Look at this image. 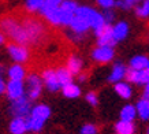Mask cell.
Masks as SVG:
<instances>
[{"instance_id": "1", "label": "cell", "mask_w": 149, "mask_h": 134, "mask_svg": "<svg viewBox=\"0 0 149 134\" xmlns=\"http://www.w3.org/2000/svg\"><path fill=\"white\" fill-rule=\"evenodd\" d=\"M0 31L7 37H10L14 41V44L25 45V47L29 45V40H27L21 19L11 17V15L0 18Z\"/></svg>"}, {"instance_id": "2", "label": "cell", "mask_w": 149, "mask_h": 134, "mask_svg": "<svg viewBox=\"0 0 149 134\" xmlns=\"http://www.w3.org/2000/svg\"><path fill=\"white\" fill-rule=\"evenodd\" d=\"M21 22L29 40V45H38L45 41L48 31H47V26L40 19L33 17H25L21 19Z\"/></svg>"}, {"instance_id": "3", "label": "cell", "mask_w": 149, "mask_h": 134, "mask_svg": "<svg viewBox=\"0 0 149 134\" xmlns=\"http://www.w3.org/2000/svg\"><path fill=\"white\" fill-rule=\"evenodd\" d=\"M30 111H32V101L27 98L26 94L11 101L10 112L14 115V118H26L30 115Z\"/></svg>"}, {"instance_id": "4", "label": "cell", "mask_w": 149, "mask_h": 134, "mask_svg": "<svg viewBox=\"0 0 149 134\" xmlns=\"http://www.w3.org/2000/svg\"><path fill=\"white\" fill-rule=\"evenodd\" d=\"M26 86H27V98L33 101L36 98L40 97L42 92V80L37 74H30L26 78Z\"/></svg>"}, {"instance_id": "5", "label": "cell", "mask_w": 149, "mask_h": 134, "mask_svg": "<svg viewBox=\"0 0 149 134\" xmlns=\"http://www.w3.org/2000/svg\"><path fill=\"white\" fill-rule=\"evenodd\" d=\"M7 51H8V55L11 56L15 63H25L29 60L30 58V52H29V49L25 45H19V44H8L7 45Z\"/></svg>"}, {"instance_id": "6", "label": "cell", "mask_w": 149, "mask_h": 134, "mask_svg": "<svg viewBox=\"0 0 149 134\" xmlns=\"http://www.w3.org/2000/svg\"><path fill=\"white\" fill-rule=\"evenodd\" d=\"M129 82L136 84V85H145L149 82V71L148 68H142V70H134V68H127L126 75H125Z\"/></svg>"}, {"instance_id": "7", "label": "cell", "mask_w": 149, "mask_h": 134, "mask_svg": "<svg viewBox=\"0 0 149 134\" xmlns=\"http://www.w3.org/2000/svg\"><path fill=\"white\" fill-rule=\"evenodd\" d=\"M115 56L112 47H96L92 51V58L97 63H109Z\"/></svg>"}, {"instance_id": "8", "label": "cell", "mask_w": 149, "mask_h": 134, "mask_svg": "<svg viewBox=\"0 0 149 134\" xmlns=\"http://www.w3.org/2000/svg\"><path fill=\"white\" fill-rule=\"evenodd\" d=\"M6 93H7V96H8V98L11 101L25 96V84H23V81L10 80L6 84Z\"/></svg>"}, {"instance_id": "9", "label": "cell", "mask_w": 149, "mask_h": 134, "mask_svg": "<svg viewBox=\"0 0 149 134\" xmlns=\"http://www.w3.org/2000/svg\"><path fill=\"white\" fill-rule=\"evenodd\" d=\"M97 47H115L116 43L112 38V25H104L97 34Z\"/></svg>"}, {"instance_id": "10", "label": "cell", "mask_w": 149, "mask_h": 134, "mask_svg": "<svg viewBox=\"0 0 149 134\" xmlns=\"http://www.w3.org/2000/svg\"><path fill=\"white\" fill-rule=\"evenodd\" d=\"M41 80L44 81L45 86L48 88L49 92H56V90L60 89L59 86V82H58V78H56V74H55V70L54 68H45L42 71V77Z\"/></svg>"}, {"instance_id": "11", "label": "cell", "mask_w": 149, "mask_h": 134, "mask_svg": "<svg viewBox=\"0 0 149 134\" xmlns=\"http://www.w3.org/2000/svg\"><path fill=\"white\" fill-rule=\"evenodd\" d=\"M68 27H70V30L72 33H77V34H86V31L91 29L88 19L82 18V17H78V15H74V18H72Z\"/></svg>"}, {"instance_id": "12", "label": "cell", "mask_w": 149, "mask_h": 134, "mask_svg": "<svg viewBox=\"0 0 149 134\" xmlns=\"http://www.w3.org/2000/svg\"><path fill=\"white\" fill-rule=\"evenodd\" d=\"M129 25L127 22L125 21H120V22H118L116 25H113L112 26V38L115 43H120L129 36Z\"/></svg>"}, {"instance_id": "13", "label": "cell", "mask_w": 149, "mask_h": 134, "mask_svg": "<svg viewBox=\"0 0 149 134\" xmlns=\"http://www.w3.org/2000/svg\"><path fill=\"white\" fill-rule=\"evenodd\" d=\"M126 70H127V67L125 66L122 62L115 63L112 66V70L109 73V75H108V81L112 82V84H116V82L123 81V78L126 75Z\"/></svg>"}, {"instance_id": "14", "label": "cell", "mask_w": 149, "mask_h": 134, "mask_svg": "<svg viewBox=\"0 0 149 134\" xmlns=\"http://www.w3.org/2000/svg\"><path fill=\"white\" fill-rule=\"evenodd\" d=\"M30 116H33V118H36V119L45 123V121H48L51 116V108L48 105H45V104H37V105L32 107Z\"/></svg>"}, {"instance_id": "15", "label": "cell", "mask_w": 149, "mask_h": 134, "mask_svg": "<svg viewBox=\"0 0 149 134\" xmlns=\"http://www.w3.org/2000/svg\"><path fill=\"white\" fill-rule=\"evenodd\" d=\"M55 74H56V78H58L60 89H62L63 86H66L72 82V74L68 71L66 67H59V68H56V70H55Z\"/></svg>"}, {"instance_id": "16", "label": "cell", "mask_w": 149, "mask_h": 134, "mask_svg": "<svg viewBox=\"0 0 149 134\" xmlns=\"http://www.w3.org/2000/svg\"><path fill=\"white\" fill-rule=\"evenodd\" d=\"M7 75L10 77L11 81H23L25 77H26V70H25V67H23L22 64L15 63V64H13V66L8 68Z\"/></svg>"}, {"instance_id": "17", "label": "cell", "mask_w": 149, "mask_h": 134, "mask_svg": "<svg viewBox=\"0 0 149 134\" xmlns=\"http://www.w3.org/2000/svg\"><path fill=\"white\" fill-rule=\"evenodd\" d=\"M82 67H84V63H82L81 58H78L77 55H72V56H70V58L67 59V66H66V68L71 73L72 75L81 74Z\"/></svg>"}, {"instance_id": "18", "label": "cell", "mask_w": 149, "mask_h": 134, "mask_svg": "<svg viewBox=\"0 0 149 134\" xmlns=\"http://www.w3.org/2000/svg\"><path fill=\"white\" fill-rule=\"evenodd\" d=\"M113 89H115V92H116V94L119 96V97L125 98V100L130 98L131 94H133V89H131V86H130L129 82H123V81L116 82Z\"/></svg>"}, {"instance_id": "19", "label": "cell", "mask_w": 149, "mask_h": 134, "mask_svg": "<svg viewBox=\"0 0 149 134\" xmlns=\"http://www.w3.org/2000/svg\"><path fill=\"white\" fill-rule=\"evenodd\" d=\"M134 107L137 111V116H140L141 121H149V100L141 98Z\"/></svg>"}, {"instance_id": "20", "label": "cell", "mask_w": 149, "mask_h": 134, "mask_svg": "<svg viewBox=\"0 0 149 134\" xmlns=\"http://www.w3.org/2000/svg\"><path fill=\"white\" fill-rule=\"evenodd\" d=\"M27 131L25 118H14L10 123V133L11 134H25Z\"/></svg>"}, {"instance_id": "21", "label": "cell", "mask_w": 149, "mask_h": 134, "mask_svg": "<svg viewBox=\"0 0 149 134\" xmlns=\"http://www.w3.org/2000/svg\"><path fill=\"white\" fill-rule=\"evenodd\" d=\"M62 93H63L64 97L67 98H77L81 96V88L77 84L71 82V84H68V85L62 88Z\"/></svg>"}, {"instance_id": "22", "label": "cell", "mask_w": 149, "mask_h": 134, "mask_svg": "<svg viewBox=\"0 0 149 134\" xmlns=\"http://www.w3.org/2000/svg\"><path fill=\"white\" fill-rule=\"evenodd\" d=\"M115 131H116V134H134L136 126H134L133 122L119 121L115 125Z\"/></svg>"}, {"instance_id": "23", "label": "cell", "mask_w": 149, "mask_h": 134, "mask_svg": "<svg viewBox=\"0 0 149 134\" xmlns=\"http://www.w3.org/2000/svg\"><path fill=\"white\" fill-rule=\"evenodd\" d=\"M120 121H126V122H133L134 119L137 118V111H136V107L131 105V104H127L125 107L120 110Z\"/></svg>"}, {"instance_id": "24", "label": "cell", "mask_w": 149, "mask_h": 134, "mask_svg": "<svg viewBox=\"0 0 149 134\" xmlns=\"http://www.w3.org/2000/svg\"><path fill=\"white\" fill-rule=\"evenodd\" d=\"M149 63V59L145 56V55H137L134 58L130 59V68H134V70H142V68H146Z\"/></svg>"}, {"instance_id": "25", "label": "cell", "mask_w": 149, "mask_h": 134, "mask_svg": "<svg viewBox=\"0 0 149 134\" xmlns=\"http://www.w3.org/2000/svg\"><path fill=\"white\" fill-rule=\"evenodd\" d=\"M25 122H26V129L27 131H34V133H38L42 130L44 127V122L38 121L36 118H33V116H26L25 118Z\"/></svg>"}, {"instance_id": "26", "label": "cell", "mask_w": 149, "mask_h": 134, "mask_svg": "<svg viewBox=\"0 0 149 134\" xmlns=\"http://www.w3.org/2000/svg\"><path fill=\"white\" fill-rule=\"evenodd\" d=\"M44 4V0H26L25 1V7L29 13H40L41 7Z\"/></svg>"}, {"instance_id": "27", "label": "cell", "mask_w": 149, "mask_h": 134, "mask_svg": "<svg viewBox=\"0 0 149 134\" xmlns=\"http://www.w3.org/2000/svg\"><path fill=\"white\" fill-rule=\"evenodd\" d=\"M136 14H137V17H140V18H148L149 17V0H144L137 7Z\"/></svg>"}, {"instance_id": "28", "label": "cell", "mask_w": 149, "mask_h": 134, "mask_svg": "<svg viewBox=\"0 0 149 134\" xmlns=\"http://www.w3.org/2000/svg\"><path fill=\"white\" fill-rule=\"evenodd\" d=\"M60 8L64 10V11H68V13L75 14V11L78 8V3L75 0H63L62 4H60Z\"/></svg>"}, {"instance_id": "29", "label": "cell", "mask_w": 149, "mask_h": 134, "mask_svg": "<svg viewBox=\"0 0 149 134\" xmlns=\"http://www.w3.org/2000/svg\"><path fill=\"white\" fill-rule=\"evenodd\" d=\"M72 18H74V14L64 11L60 8V26H70Z\"/></svg>"}, {"instance_id": "30", "label": "cell", "mask_w": 149, "mask_h": 134, "mask_svg": "<svg viewBox=\"0 0 149 134\" xmlns=\"http://www.w3.org/2000/svg\"><path fill=\"white\" fill-rule=\"evenodd\" d=\"M101 15H103V19H104V23H105V25H112V22L115 21V18H116V14H115V11H113L112 8L104 10L103 13H101Z\"/></svg>"}, {"instance_id": "31", "label": "cell", "mask_w": 149, "mask_h": 134, "mask_svg": "<svg viewBox=\"0 0 149 134\" xmlns=\"http://www.w3.org/2000/svg\"><path fill=\"white\" fill-rule=\"evenodd\" d=\"M133 6L134 4L130 3V1H127V0H115V7H118V8H120V10H125V11L130 10Z\"/></svg>"}, {"instance_id": "32", "label": "cell", "mask_w": 149, "mask_h": 134, "mask_svg": "<svg viewBox=\"0 0 149 134\" xmlns=\"http://www.w3.org/2000/svg\"><path fill=\"white\" fill-rule=\"evenodd\" d=\"M81 134H97V127L95 125H92V123H88V125H84L82 126Z\"/></svg>"}, {"instance_id": "33", "label": "cell", "mask_w": 149, "mask_h": 134, "mask_svg": "<svg viewBox=\"0 0 149 134\" xmlns=\"http://www.w3.org/2000/svg\"><path fill=\"white\" fill-rule=\"evenodd\" d=\"M86 101L91 104V105L96 107L99 104V96H97V93L96 92H89V93L86 94Z\"/></svg>"}, {"instance_id": "34", "label": "cell", "mask_w": 149, "mask_h": 134, "mask_svg": "<svg viewBox=\"0 0 149 134\" xmlns=\"http://www.w3.org/2000/svg\"><path fill=\"white\" fill-rule=\"evenodd\" d=\"M96 3L104 10H109L115 7V0H96Z\"/></svg>"}, {"instance_id": "35", "label": "cell", "mask_w": 149, "mask_h": 134, "mask_svg": "<svg viewBox=\"0 0 149 134\" xmlns=\"http://www.w3.org/2000/svg\"><path fill=\"white\" fill-rule=\"evenodd\" d=\"M62 1H63V0H44V3L51 6V7H60Z\"/></svg>"}, {"instance_id": "36", "label": "cell", "mask_w": 149, "mask_h": 134, "mask_svg": "<svg viewBox=\"0 0 149 134\" xmlns=\"http://www.w3.org/2000/svg\"><path fill=\"white\" fill-rule=\"evenodd\" d=\"M6 93V82L3 80V77L0 75V94Z\"/></svg>"}, {"instance_id": "37", "label": "cell", "mask_w": 149, "mask_h": 134, "mask_svg": "<svg viewBox=\"0 0 149 134\" xmlns=\"http://www.w3.org/2000/svg\"><path fill=\"white\" fill-rule=\"evenodd\" d=\"M142 98L149 100V82L144 85V96H142Z\"/></svg>"}, {"instance_id": "38", "label": "cell", "mask_w": 149, "mask_h": 134, "mask_svg": "<svg viewBox=\"0 0 149 134\" xmlns=\"http://www.w3.org/2000/svg\"><path fill=\"white\" fill-rule=\"evenodd\" d=\"M78 75H79L78 77V80L81 81V82H84V81L86 80V74H78Z\"/></svg>"}, {"instance_id": "39", "label": "cell", "mask_w": 149, "mask_h": 134, "mask_svg": "<svg viewBox=\"0 0 149 134\" xmlns=\"http://www.w3.org/2000/svg\"><path fill=\"white\" fill-rule=\"evenodd\" d=\"M3 43H4V34H3V33L0 31V45L3 44Z\"/></svg>"}, {"instance_id": "40", "label": "cell", "mask_w": 149, "mask_h": 134, "mask_svg": "<svg viewBox=\"0 0 149 134\" xmlns=\"http://www.w3.org/2000/svg\"><path fill=\"white\" fill-rule=\"evenodd\" d=\"M127 1H130V3H133V4H134V3H136L137 0H127Z\"/></svg>"}, {"instance_id": "41", "label": "cell", "mask_w": 149, "mask_h": 134, "mask_svg": "<svg viewBox=\"0 0 149 134\" xmlns=\"http://www.w3.org/2000/svg\"><path fill=\"white\" fill-rule=\"evenodd\" d=\"M146 134H149V127H148V129H146Z\"/></svg>"}, {"instance_id": "42", "label": "cell", "mask_w": 149, "mask_h": 134, "mask_svg": "<svg viewBox=\"0 0 149 134\" xmlns=\"http://www.w3.org/2000/svg\"><path fill=\"white\" fill-rule=\"evenodd\" d=\"M146 68H148V71H149V63H148V67H146Z\"/></svg>"}]
</instances>
